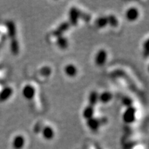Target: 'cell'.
I'll list each match as a JSON object with an SVG mask.
<instances>
[{"label": "cell", "mask_w": 149, "mask_h": 149, "mask_svg": "<svg viewBox=\"0 0 149 149\" xmlns=\"http://www.w3.org/2000/svg\"><path fill=\"white\" fill-rule=\"evenodd\" d=\"M91 16L83 11L80 10L76 7H71L68 13V23L70 26H76L78 24V20L79 19L84 20L85 22H88L91 20Z\"/></svg>", "instance_id": "1"}, {"label": "cell", "mask_w": 149, "mask_h": 149, "mask_svg": "<svg viewBox=\"0 0 149 149\" xmlns=\"http://www.w3.org/2000/svg\"><path fill=\"white\" fill-rule=\"evenodd\" d=\"M108 122V119L107 117H93L92 118L86 120L87 126L93 131H96L99 129V128L102 125H104Z\"/></svg>", "instance_id": "2"}, {"label": "cell", "mask_w": 149, "mask_h": 149, "mask_svg": "<svg viewBox=\"0 0 149 149\" xmlns=\"http://www.w3.org/2000/svg\"><path fill=\"white\" fill-rule=\"evenodd\" d=\"M136 112H137V109L133 106L126 108V111L123 115L124 122L126 124H131L135 122Z\"/></svg>", "instance_id": "3"}, {"label": "cell", "mask_w": 149, "mask_h": 149, "mask_svg": "<svg viewBox=\"0 0 149 149\" xmlns=\"http://www.w3.org/2000/svg\"><path fill=\"white\" fill-rule=\"evenodd\" d=\"M6 26L7 35H8L9 40H10L16 38L17 29L15 22L12 20H8L6 22Z\"/></svg>", "instance_id": "4"}, {"label": "cell", "mask_w": 149, "mask_h": 149, "mask_svg": "<svg viewBox=\"0 0 149 149\" xmlns=\"http://www.w3.org/2000/svg\"><path fill=\"white\" fill-rule=\"evenodd\" d=\"M22 95H23L24 97L26 100H32L35 95V88L31 84L26 85L22 90Z\"/></svg>", "instance_id": "5"}, {"label": "cell", "mask_w": 149, "mask_h": 149, "mask_svg": "<svg viewBox=\"0 0 149 149\" xmlns=\"http://www.w3.org/2000/svg\"><path fill=\"white\" fill-rule=\"evenodd\" d=\"M107 52L104 49L100 50L96 54L95 56V64L99 66H103V65L107 62Z\"/></svg>", "instance_id": "6"}, {"label": "cell", "mask_w": 149, "mask_h": 149, "mask_svg": "<svg viewBox=\"0 0 149 149\" xmlns=\"http://www.w3.org/2000/svg\"><path fill=\"white\" fill-rule=\"evenodd\" d=\"M139 13L138 9L135 7H130L126 11V18L128 21L134 22L137 20L139 17Z\"/></svg>", "instance_id": "7"}, {"label": "cell", "mask_w": 149, "mask_h": 149, "mask_svg": "<svg viewBox=\"0 0 149 149\" xmlns=\"http://www.w3.org/2000/svg\"><path fill=\"white\" fill-rule=\"evenodd\" d=\"M70 24L68 23V22H63V23H61L60 25L57 28V29L54 30L53 33H52V34H53V36H55L56 37L61 36V35H63V33L66 32V31H67L70 29Z\"/></svg>", "instance_id": "8"}, {"label": "cell", "mask_w": 149, "mask_h": 149, "mask_svg": "<svg viewBox=\"0 0 149 149\" xmlns=\"http://www.w3.org/2000/svg\"><path fill=\"white\" fill-rule=\"evenodd\" d=\"M13 90L11 87L6 86L0 91V102H4L12 96Z\"/></svg>", "instance_id": "9"}, {"label": "cell", "mask_w": 149, "mask_h": 149, "mask_svg": "<svg viewBox=\"0 0 149 149\" xmlns=\"http://www.w3.org/2000/svg\"><path fill=\"white\" fill-rule=\"evenodd\" d=\"M25 144V139L23 136L18 135L15 137L13 141V147L14 149H22L23 148Z\"/></svg>", "instance_id": "10"}, {"label": "cell", "mask_w": 149, "mask_h": 149, "mask_svg": "<svg viewBox=\"0 0 149 149\" xmlns=\"http://www.w3.org/2000/svg\"><path fill=\"white\" fill-rule=\"evenodd\" d=\"M42 134L44 138L46 140H51L55 136V133H54V130L52 128L51 126H44L42 129Z\"/></svg>", "instance_id": "11"}, {"label": "cell", "mask_w": 149, "mask_h": 149, "mask_svg": "<svg viewBox=\"0 0 149 149\" xmlns=\"http://www.w3.org/2000/svg\"><path fill=\"white\" fill-rule=\"evenodd\" d=\"M64 72L67 76L70 77H73L77 75V68L74 64H67L64 67Z\"/></svg>", "instance_id": "12"}, {"label": "cell", "mask_w": 149, "mask_h": 149, "mask_svg": "<svg viewBox=\"0 0 149 149\" xmlns=\"http://www.w3.org/2000/svg\"><path fill=\"white\" fill-rule=\"evenodd\" d=\"M113 98V94L109 91H104L101 94L99 95L98 101H100L103 104H107L111 101Z\"/></svg>", "instance_id": "13"}, {"label": "cell", "mask_w": 149, "mask_h": 149, "mask_svg": "<svg viewBox=\"0 0 149 149\" xmlns=\"http://www.w3.org/2000/svg\"><path fill=\"white\" fill-rule=\"evenodd\" d=\"M10 48L11 53L13 54L14 55H17L19 53V44L17 37L13 39V40H10Z\"/></svg>", "instance_id": "14"}, {"label": "cell", "mask_w": 149, "mask_h": 149, "mask_svg": "<svg viewBox=\"0 0 149 149\" xmlns=\"http://www.w3.org/2000/svg\"><path fill=\"white\" fill-rule=\"evenodd\" d=\"M94 113H95V107H93L91 105H88L83 111L82 115L84 118L86 120H88L89 119L92 118L93 115H94Z\"/></svg>", "instance_id": "15"}, {"label": "cell", "mask_w": 149, "mask_h": 149, "mask_svg": "<svg viewBox=\"0 0 149 149\" xmlns=\"http://www.w3.org/2000/svg\"><path fill=\"white\" fill-rule=\"evenodd\" d=\"M56 43H57V46L62 50L66 49L68 46V41L67 40V38H66L64 36H63V35L57 37Z\"/></svg>", "instance_id": "16"}, {"label": "cell", "mask_w": 149, "mask_h": 149, "mask_svg": "<svg viewBox=\"0 0 149 149\" xmlns=\"http://www.w3.org/2000/svg\"><path fill=\"white\" fill-rule=\"evenodd\" d=\"M98 93L95 91H93L90 93L88 97V105L92 106L93 107H95V105L98 102Z\"/></svg>", "instance_id": "17"}, {"label": "cell", "mask_w": 149, "mask_h": 149, "mask_svg": "<svg viewBox=\"0 0 149 149\" xmlns=\"http://www.w3.org/2000/svg\"><path fill=\"white\" fill-rule=\"evenodd\" d=\"M96 26L99 29H102L108 25L107 17H100L97 18L95 21Z\"/></svg>", "instance_id": "18"}, {"label": "cell", "mask_w": 149, "mask_h": 149, "mask_svg": "<svg viewBox=\"0 0 149 149\" xmlns=\"http://www.w3.org/2000/svg\"><path fill=\"white\" fill-rule=\"evenodd\" d=\"M107 19H108V24H109L110 26H111L112 27H117L119 24V22L117 18L113 15H109V16H107Z\"/></svg>", "instance_id": "19"}, {"label": "cell", "mask_w": 149, "mask_h": 149, "mask_svg": "<svg viewBox=\"0 0 149 149\" xmlns=\"http://www.w3.org/2000/svg\"><path fill=\"white\" fill-rule=\"evenodd\" d=\"M51 68L48 66H44L40 70V73L42 74V76H45V77H48L50 74H51Z\"/></svg>", "instance_id": "20"}, {"label": "cell", "mask_w": 149, "mask_h": 149, "mask_svg": "<svg viewBox=\"0 0 149 149\" xmlns=\"http://www.w3.org/2000/svg\"><path fill=\"white\" fill-rule=\"evenodd\" d=\"M122 103L124 104V105L126 106L127 108L133 106L132 105V104H133V101H132L131 99H130V97H125L123 98Z\"/></svg>", "instance_id": "21"}, {"label": "cell", "mask_w": 149, "mask_h": 149, "mask_svg": "<svg viewBox=\"0 0 149 149\" xmlns=\"http://www.w3.org/2000/svg\"><path fill=\"white\" fill-rule=\"evenodd\" d=\"M148 40L146 41V42L144 44V55L147 57L148 55Z\"/></svg>", "instance_id": "22"}, {"label": "cell", "mask_w": 149, "mask_h": 149, "mask_svg": "<svg viewBox=\"0 0 149 149\" xmlns=\"http://www.w3.org/2000/svg\"><path fill=\"white\" fill-rule=\"evenodd\" d=\"M6 39V37L5 35H2L1 37V39H0V50H1V48H2L3 44L5 43Z\"/></svg>", "instance_id": "23"}]
</instances>
